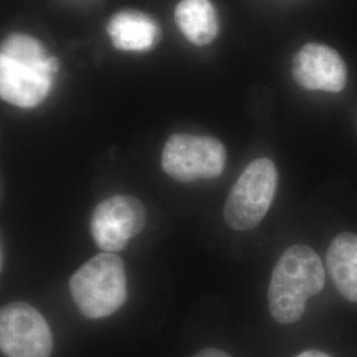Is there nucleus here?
Returning a JSON list of instances; mask_svg holds the SVG:
<instances>
[{"label":"nucleus","instance_id":"obj_1","mask_svg":"<svg viewBox=\"0 0 357 357\" xmlns=\"http://www.w3.org/2000/svg\"><path fill=\"white\" fill-rule=\"evenodd\" d=\"M59 60L44 45L24 33H11L0 48L1 100L22 109H33L50 94Z\"/></svg>","mask_w":357,"mask_h":357},{"label":"nucleus","instance_id":"obj_2","mask_svg":"<svg viewBox=\"0 0 357 357\" xmlns=\"http://www.w3.org/2000/svg\"><path fill=\"white\" fill-rule=\"evenodd\" d=\"M326 283L324 266L307 245L284 250L273 270L268 284V308L275 321L293 324L306 310L307 299L319 294Z\"/></svg>","mask_w":357,"mask_h":357},{"label":"nucleus","instance_id":"obj_3","mask_svg":"<svg viewBox=\"0 0 357 357\" xmlns=\"http://www.w3.org/2000/svg\"><path fill=\"white\" fill-rule=\"evenodd\" d=\"M69 291L84 317L102 319L113 315L128 298L123 261L114 253L90 258L72 275Z\"/></svg>","mask_w":357,"mask_h":357},{"label":"nucleus","instance_id":"obj_4","mask_svg":"<svg viewBox=\"0 0 357 357\" xmlns=\"http://www.w3.org/2000/svg\"><path fill=\"white\" fill-rule=\"evenodd\" d=\"M278 184V172L268 158L253 160L230 190L224 217L231 229L246 231L266 216Z\"/></svg>","mask_w":357,"mask_h":357},{"label":"nucleus","instance_id":"obj_5","mask_svg":"<svg viewBox=\"0 0 357 357\" xmlns=\"http://www.w3.org/2000/svg\"><path fill=\"white\" fill-rule=\"evenodd\" d=\"M227 165V150L218 139L192 134H174L162 153V167L167 175L191 183L220 176Z\"/></svg>","mask_w":357,"mask_h":357},{"label":"nucleus","instance_id":"obj_6","mask_svg":"<svg viewBox=\"0 0 357 357\" xmlns=\"http://www.w3.org/2000/svg\"><path fill=\"white\" fill-rule=\"evenodd\" d=\"M0 348L7 357H50L51 328L35 307L8 303L0 311Z\"/></svg>","mask_w":357,"mask_h":357},{"label":"nucleus","instance_id":"obj_7","mask_svg":"<svg viewBox=\"0 0 357 357\" xmlns=\"http://www.w3.org/2000/svg\"><path fill=\"white\" fill-rule=\"evenodd\" d=\"M146 227V209L134 196H113L97 205L90 218V231L105 253L121 252Z\"/></svg>","mask_w":357,"mask_h":357},{"label":"nucleus","instance_id":"obj_8","mask_svg":"<svg viewBox=\"0 0 357 357\" xmlns=\"http://www.w3.org/2000/svg\"><path fill=\"white\" fill-rule=\"evenodd\" d=\"M293 77L303 89L339 93L347 84V66L335 50L308 43L294 57Z\"/></svg>","mask_w":357,"mask_h":357},{"label":"nucleus","instance_id":"obj_9","mask_svg":"<svg viewBox=\"0 0 357 357\" xmlns=\"http://www.w3.org/2000/svg\"><path fill=\"white\" fill-rule=\"evenodd\" d=\"M107 33L119 51L146 52L158 43L160 29L146 13L128 10L115 13L107 24Z\"/></svg>","mask_w":357,"mask_h":357},{"label":"nucleus","instance_id":"obj_10","mask_svg":"<svg viewBox=\"0 0 357 357\" xmlns=\"http://www.w3.org/2000/svg\"><path fill=\"white\" fill-rule=\"evenodd\" d=\"M327 268L339 293L357 303V236L342 233L327 250Z\"/></svg>","mask_w":357,"mask_h":357},{"label":"nucleus","instance_id":"obj_11","mask_svg":"<svg viewBox=\"0 0 357 357\" xmlns=\"http://www.w3.org/2000/svg\"><path fill=\"white\" fill-rule=\"evenodd\" d=\"M175 22L188 41L199 47L211 44L218 35V17L211 0H180Z\"/></svg>","mask_w":357,"mask_h":357},{"label":"nucleus","instance_id":"obj_12","mask_svg":"<svg viewBox=\"0 0 357 357\" xmlns=\"http://www.w3.org/2000/svg\"><path fill=\"white\" fill-rule=\"evenodd\" d=\"M193 357H230L228 354H225L221 349H216V348H208V349H203L200 352H197Z\"/></svg>","mask_w":357,"mask_h":357},{"label":"nucleus","instance_id":"obj_13","mask_svg":"<svg viewBox=\"0 0 357 357\" xmlns=\"http://www.w3.org/2000/svg\"><path fill=\"white\" fill-rule=\"evenodd\" d=\"M295 357H331L326 352H321V351H315V349H311V351H305L302 354H299L298 356Z\"/></svg>","mask_w":357,"mask_h":357}]
</instances>
